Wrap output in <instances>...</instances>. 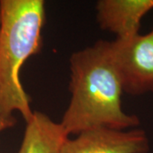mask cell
I'll list each match as a JSON object with an SVG mask.
<instances>
[{
    "label": "cell",
    "mask_w": 153,
    "mask_h": 153,
    "mask_svg": "<svg viewBox=\"0 0 153 153\" xmlns=\"http://www.w3.org/2000/svg\"><path fill=\"white\" fill-rule=\"evenodd\" d=\"M146 133L140 128H94L67 139L59 153H147Z\"/></svg>",
    "instance_id": "obj_4"
},
{
    "label": "cell",
    "mask_w": 153,
    "mask_h": 153,
    "mask_svg": "<svg viewBox=\"0 0 153 153\" xmlns=\"http://www.w3.org/2000/svg\"><path fill=\"white\" fill-rule=\"evenodd\" d=\"M153 10V0H100L96 4L99 26L128 39L139 33L143 17Z\"/></svg>",
    "instance_id": "obj_5"
},
{
    "label": "cell",
    "mask_w": 153,
    "mask_h": 153,
    "mask_svg": "<svg viewBox=\"0 0 153 153\" xmlns=\"http://www.w3.org/2000/svg\"><path fill=\"white\" fill-rule=\"evenodd\" d=\"M107 45L123 92L153 93V29L145 35L107 41Z\"/></svg>",
    "instance_id": "obj_3"
},
{
    "label": "cell",
    "mask_w": 153,
    "mask_h": 153,
    "mask_svg": "<svg viewBox=\"0 0 153 153\" xmlns=\"http://www.w3.org/2000/svg\"><path fill=\"white\" fill-rule=\"evenodd\" d=\"M70 71L71 100L60 122L68 135L100 128L128 130L140 124L137 116L123 110V86L107 41L74 52Z\"/></svg>",
    "instance_id": "obj_1"
},
{
    "label": "cell",
    "mask_w": 153,
    "mask_h": 153,
    "mask_svg": "<svg viewBox=\"0 0 153 153\" xmlns=\"http://www.w3.org/2000/svg\"><path fill=\"white\" fill-rule=\"evenodd\" d=\"M43 0L0 1V115L18 111L27 122L33 114L31 98L21 82L20 71L42 47L45 24Z\"/></svg>",
    "instance_id": "obj_2"
},
{
    "label": "cell",
    "mask_w": 153,
    "mask_h": 153,
    "mask_svg": "<svg viewBox=\"0 0 153 153\" xmlns=\"http://www.w3.org/2000/svg\"><path fill=\"white\" fill-rule=\"evenodd\" d=\"M26 123L18 153H59L69 138L60 123L53 121L43 112L33 111L32 117Z\"/></svg>",
    "instance_id": "obj_6"
},
{
    "label": "cell",
    "mask_w": 153,
    "mask_h": 153,
    "mask_svg": "<svg viewBox=\"0 0 153 153\" xmlns=\"http://www.w3.org/2000/svg\"><path fill=\"white\" fill-rule=\"evenodd\" d=\"M16 121L15 117H4L0 115V134L6 129L12 128L16 124Z\"/></svg>",
    "instance_id": "obj_7"
}]
</instances>
